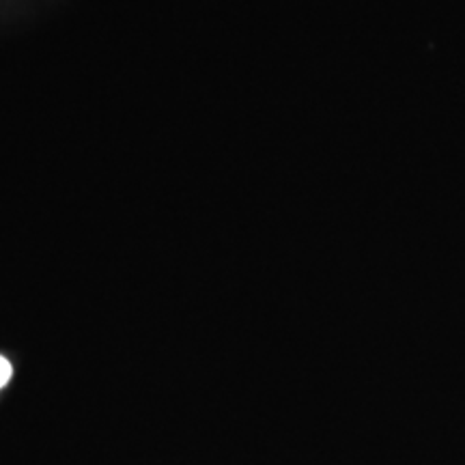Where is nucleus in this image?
Returning <instances> with one entry per match:
<instances>
[{"label": "nucleus", "mask_w": 465, "mask_h": 465, "mask_svg": "<svg viewBox=\"0 0 465 465\" xmlns=\"http://www.w3.org/2000/svg\"><path fill=\"white\" fill-rule=\"evenodd\" d=\"M11 375H14V369H11L9 360H5L0 356V388H5L11 380Z\"/></svg>", "instance_id": "nucleus-1"}]
</instances>
